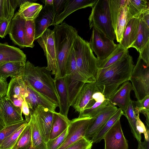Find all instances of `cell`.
<instances>
[{
	"instance_id": "cell-52",
	"label": "cell",
	"mask_w": 149,
	"mask_h": 149,
	"mask_svg": "<svg viewBox=\"0 0 149 149\" xmlns=\"http://www.w3.org/2000/svg\"><path fill=\"white\" fill-rule=\"evenodd\" d=\"M92 98L95 102L102 101L106 99L103 94L100 91L95 93L92 96Z\"/></svg>"
},
{
	"instance_id": "cell-40",
	"label": "cell",
	"mask_w": 149,
	"mask_h": 149,
	"mask_svg": "<svg viewBox=\"0 0 149 149\" xmlns=\"http://www.w3.org/2000/svg\"><path fill=\"white\" fill-rule=\"evenodd\" d=\"M35 25L34 20H26L24 38L26 47L33 48L34 45Z\"/></svg>"
},
{
	"instance_id": "cell-15",
	"label": "cell",
	"mask_w": 149,
	"mask_h": 149,
	"mask_svg": "<svg viewBox=\"0 0 149 149\" xmlns=\"http://www.w3.org/2000/svg\"><path fill=\"white\" fill-rule=\"evenodd\" d=\"M55 14L53 5H45L35 20V40L42 35L49 26L52 25Z\"/></svg>"
},
{
	"instance_id": "cell-18",
	"label": "cell",
	"mask_w": 149,
	"mask_h": 149,
	"mask_svg": "<svg viewBox=\"0 0 149 149\" xmlns=\"http://www.w3.org/2000/svg\"><path fill=\"white\" fill-rule=\"evenodd\" d=\"M25 21L15 13L11 20L8 34L15 44L23 48L26 47L24 38Z\"/></svg>"
},
{
	"instance_id": "cell-7",
	"label": "cell",
	"mask_w": 149,
	"mask_h": 149,
	"mask_svg": "<svg viewBox=\"0 0 149 149\" xmlns=\"http://www.w3.org/2000/svg\"><path fill=\"white\" fill-rule=\"evenodd\" d=\"M130 80L137 101L149 95V65L139 56Z\"/></svg>"
},
{
	"instance_id": "cell-11",
	"label": "cell",
	"mask_w": 149,
	"mask_h": 149,
	"mask_svg": "<svg viewBox=\"0 0 149 149\" xmlns=\"http://www.w3.org/2000/svg\"><path fill=\"white\" fill-rule=\"evenodd\" d=\"M104 149H128V142L123 132L120 120H118L103 137Z\"/></svg>"
},
{
	"instance_id": "cell-39",
	"label": "cell",
	"mask_w": 149,
	"mask_h": 149,
	"mask_svg": "<svg viewBox=\"0 0 149 149\" xmlns=\"http://www.w3.org/2000/svg\"><path fill=\"white\" fill-rule=\"evenodd\" d=\"M109 100L106 99L102 101L96 102L90 108L84 109L79 113V117H94L100 112L109 104Z\"/></svg>"
},
{
	"instance_id": "cell-4",
	"label": "cell",
	"mask_w": 149,
	"mask_h": 149,
	"mask_svg": "<svg viewBox=\"0 0 149 149\" xmlns=\"http://www.w3.org/2000/svg\"><path fill=\"white\" fill-rule=\"evenodd\" d=\"M54 32L57 62L60 78L64 77L67 58L73 47L78 32L65 22L54 25Z\"/></svg>"
},
{
	"instance_id": "cell-10",
	"label": "cell",
	"mask_w": 149,
	"mask_h": 149,
	"mask_svg": "<svg viewBox=\"0 0 149 149\" xmlns=\"http://www.w3.org/2000/svg\"><path fill=\"white\" fill-rule=\"evenodd\" d=\"M94 117H80L70 120L68 134L63 143L58 149H65L67 147L84 137Z\"/></svg>"
},
{
	"instance_id": "cell-60",
	"label": "cell",
	"mask_w": 149,
	"mask_h": 149,
	"mask_svg": "<svg viewBox=\"0 0 149 149\" xmlns=\"http://www.w3.org/2000/svg\"></svg>"
},
{
	"instance_id": "cell-22",
	"label": "cell",
	"mask_w": 149,
	"mask_h": 149,
	"mask_svg": "<svg viewBox=\"0 0 149 149\" xmlns=\"http://www.w3.org/2000/svg\"><path fill=\"white\" fill-rule=\"evenodd\" d=\"M141 17L132 18L130 19L127 24L122 40L119 44L126 49H128L131 47L136 40Z\"/></svg>"
},
{
	"instance_id": "cell-35",
	"label": "cell",
	"mask_w": 149,
	"mask_h": 149,
	"mask_svg": "<svg viewBox=\"0 0 149 149\" xmlns=\"http://www.w3.org/2000/svg\"><path fill=\"white\" fill-rule=\"evenodd\" d=\"M19 6L18 0H0V19H12L15 10Z\"/></svg>"
},
{
	"instance_id": "cell-47",
	"label": "cell",
	"mask_w": 149,
	"mask_h": 149,
	"mask_svg": "<svg viewBox=\"0 0 149 149\" xmlns=\"http://www.w3.org/2000/svg\"><path fill=\"white\" fill-rule=\"evenodd\" d=\"M66 1V0H53V6L55 14V18L63 10Z\"/></svg>"
},
{
	"instance_id": "cell-19",
	"label": "cell",
	"mask_w": 149,
	"mask_h": 149,
	"mask_svg": "<svg viewBox=\"0 0 149 149\" xmlns=\"http://www.w3.org/2000/svg\"><path fill=\"white\" fill-rule=\"evenodd\" d=\"M99 91L95 82L85 84L76 97L72 107L76 112L81 113L93 99V94Z\"/></svg>"
},
{
	"instance_id": "cell-31",
	"label": "cell",
	"mask_w": 149,
	"mask_h": 149,
	"mask_svg": "<svg viewBox=\"0 0 149 149\" xmlns=\"http://www.w3.org/2000/svg\"><path fill=\"white\" fill-rule=\"evenodd\" d=\"M124 115L123 111L118 109L116 112L106 123L102 127L91 139L93 144L99 142L102 139L106 133L118 120L121 116Z\"/></svg>"
},
{
	"instance_id": "cell-25",
	"label": "cell",
	"mask_w": 149,
	"mask_h": 149,
	"mask_svg": "<svg viewBox=\"0 0 149 149\" xmlns=\"http://www.w3.org/2000/svg\"><path fill=\"white\" fill-rule=\"evenodd\" d=\"M25 62H10L0 65V79L6 81L8 77L13 78L22 76L23 68Z\"/></svg>"
},
{
	"instance_id": "cell-37",
	"label": "cell",
	"mask_w": 149,
	"mask_h": 149,
	"mask_svg": "<svg viewBox=\"0 0 149 149\" xmlns=\"http://www.w3.org/2000/svg\"><path fill=\"white\" fill-rule=\"evenodd\" d=\"M109 6L114 31L117 19L122 8L125 6L127 0H109Z\"/></svg>"
},
{
	"instance_id": "cell-23",
	"label": "cell",
	"mask_w": 149,
	"mask_h": 149,
	"mask_svg": "<svg viewBox=\"0 0 149 149\" xmlns=\"http://www.w3.org/2000/svg\"><path fill=\"white\" fill-rule=\"evenodd\" d=\"M36 0H25L19 6L17 13L25 20H35L43 8L42 5L35 2Z\"/></svg>"
},
{
	"instance_id": "cell-50",
	"label": "cell",
	"mask_w": 149,
	"mask_h": 149,
	"mask_svg": "<svg viewBox=\"0 0 149 149\" xmlns=\"http://www.w3.org/2000/svg\"><path fill=\"white\" fill-rule=\"evenodd\" d=\"M8 84L7 81L0 79V97L6 96L8 88Z\"/></svg>"
},
{
	"instance_id": "cell-34",
	"label": "cell",
	"mask_w": 149,
	"mask_h": 149,
	"mask_svg": "<svg viewBox=\"0 0 149 149\" xmlns=\"http://www.w3.org/2000/svg\"><path fill=\"white\" fill-rule=\"evenodd\" d=\"M124 115L127 118L131 132L134 137L138 143L141 141V135L137 132L136 126V115L134 111L133 101L131 100L126 110L124 112Z\"/></svg>"
},
{
	"instance_id": "cell-2",
	"label": "cell",
	"mask_w": 149,
	"mask_h": 149,
	"mask_svg": "<svg viewBox=\"0 0 149 149\" xmlns=\"http://www.w3.org/2000/svg\"><path fill=\"white\" fill-rule=\"evenodd\" d=\"M46 67L35 66L29 61L23 68L22 78L26 85L59 106L55 80Z\"/></svg>"
},
{
	"instance_id": "cell-27",
	"label": "cell",
	"mask_w": 149,
	"mask_h": 149,
	"mask_svg": "<svg viewBox=\"0 0 149 149\" xmlns=\"http://www.w3.org/2000/svg\"><path fill=\"white\" fill-rule=\"evenodd\" d=\"M26 93V86L22 76L11 78L8 84V88L6 97L11 98H24Z\"/></svg>"
},
{
	"instance_id": "cell-51",
	"label": "cell",
	"mask_w": 149,
	"mask_h": 149,
	"mask_svg": "<svg viewBox=\"0 0 149 149\" xmlns=\"http://www.w3.org/2000/svg\"><path fill=\"white\" fill-rule=\"evenodd\" d=\"M8 99L10 100L16 107L22 111V105L24 98L23 97L11 98Z\"/></svg>"
},
{
	"instance_id": "cell-59",
	"label": "cell",
	"mask_w": 149,
	"mask_h": 149,
	"mask_svg": "<svg viewBox=\"0 0 149 149\" xmlns=\"http://www.w3.org/2000/svg\"><path fill=\"white\" fill-rule=\"evenodd\" d=\"M11 149V148H10V149Z\"/></svg>"
},
{
	"instance_id": "cell-54",
	"label": "cell",
	"mask_w": 149,
	"mask_h": 149,
	"mask_svg": "<svg viewBox=\"0 0 149 149\" xmlns=\"http://www.w3.org/2000/svg\"><path fill=\"white\" fill-rule=\"evenodd\" d=\"M54 0H43L41 1L45 5L49 6L53 5Z\"/></svg>"
},
{
	"instance_id": "cell-53",
	"label": "cell",
	"mask_w": 149,
	"mask_h": 149,
	"mask_svg": "<svg viewBox=\"0 0 149 149\" xmlns=\"http://www.w3.org/2000/svg\"><path fill=\"white\" fill-rule=\"evenodd\" d=\"M141 19L149 27V10L143 13L141 17Z\"/></svg>"
},
{
	"instance_id": "cell-30",
	"label": "cell",
	"mask_w": 149,
	"mask_h": 149,
	"mask_svg": "<svg viewBox=\"0 0 149 149\" xmlns=\"http://www.w3.org/2000/svg\"><path fill=\"white\" fill-rule=\"evenodd\" d=\"M149 1L127 0V6L132 18H139L143 13L149 10Z\"/></svg>"
},
{
	"instance_id": "cell-28",
	"label": "cell",
	"mask_w": 149,
	"mask_h": 149,
	"mask_svg": "<svg viewBox=\"0 0 149 149\" xmlns=\"http://www.w3.org/2000/svg\"><path fill=\"white\" fill-rule=\"evenodd\" d=\"M28 123L31 128L32 148L34 149H46V143L42 137L34 112L31 114L30 120Z\"/></svg>"
},
{
	"instance_id": "cell-29",
	"label": "cell",
	"mask_w": 149,
	"mask_h": 149,
	"mask_svg": "<svg viewBox=\"0 0 149 149\" xmlns=\"http://www.w3.org/2000/svg\"><path fill=\"white\" fill-rule=\"evenodd\" d=\"M132 18L129 13L127 4L122 8L118 15L114 30L116 39L120 43L123 38V34L129 20Z\"/></svg>"
},
{
	"instance_id": "cell-6",
	"label": "cell",
	"mask_w": 149,
	"mask_h": 149,
	"mask_svg": "<svg viewBox=\"0 0 149 149\" xmlns=\"http://www.w3.org/2000/svg\"><path fill=\"white\" fill-rule=\"evenodd\" d=\"M64 77L68 93L69 105L72 106L78 94L86 83L77 71L73 47L67 58Z\"/></svg>"
},
{
	"instance_id": "cell-38",
	"label": "cell",
	"mask_w": 149,
	"mask_h": 149,
	"mask_svg": "<svg viewBox=\"0 0 149 149\" xmlns=\"http://www.w3.org/2000/svg\"><path fill=\"white\" fill-rule=\"evenodd\" d=\"M134 111L135 114L141 113L146 118V127H149V95L146 96L143 99L136 101H133Z\"/></svg>"
},
{
	"instance_id": "cell-45",
	"label": "cell",
	"mask_w": 149,
	"mask_h": 149,
	"mask_svg": "<svg viewBox=\"0 0 149 149\" xmlns=\"http://www.w3.org/2000/svg\"><path fill=\"white\" fill-rule=\"evenodd\" d=\"M136 126V130L139 134H143L144 136V140L149 141V130L147 128L139 118V113L137 115Z\"/></svg>"
},
{
	"instance_id": "cell-41",
	"label": "cell",
	"mask_w": 149,
	"mask_h": 149,
	"mask_svg": "<svg viewBox=\"0 0 149 149\" xmlns=\"http://www.w3.org/2000/svg\"><path fill=\"white\" fill-rule=\"evenodd\" d=\"M28 123L24 124L5 139L0 146V149H9L15 143L19 136Z\"/></svg>"
},
{
	"instance_id": "cell-33",
	"label": "cell",
	"mask_w": 149,
	"mask_h": 149,
	"mask_svg": "<svg viewBox=\"0 0 149 149\" xmlns=\"http://www.w3.org/2000/svg\"><path fill=\"white\" fill-rule=\"evenodd\" d=\"M149 42V27L141 19L135 41L131 47L135 48L139 52L147 43Z\"/></svg>"
},
{
	"instance_id": "cell-32",
	"label": "cell",
	"mask_w": 149,
	"mask_h": 149,
	"mask_svg": "<svg viewBox=\"0 0 149 149\" xmlns=\"http://www.w3.org/2000/svg\"><path fill=\"white\" fill-rule=\"evenodd\" d=\"M128 52L119 44L116 49L107 58L103 60H98V67L99 69L108 67L115 63Z\"/></svg>"
},
{
	"instance_id": "cell-55",
	"label": "cell",
	"mask_w": 149,
	"mask_h": 149,
	"mask_svg": "<svg viewBox=\"0 0 149 149\" xmlns=\"http://www.w3.org/2000/svg\"><path fill=\"white\" fill-rule=\"evenodd\" d=\"M6 126L4 122L0 117V131L2 130Z\"/></svg>"
},
{
	"instance_id": "cell-46",
	"label": "cell",
	"mask_w": 149,
	"mask_h": 149,
	"mask_svg": "<svg viewBox=\"0 0 149 149\" xmlns=\"http://www.w3.org/2000/svg\"><path fill=\"white\" fill-rule=\"evenodd\" d=\"M12 19L8 18L0 19V37L5 38L8 34Z\"/></svg>"
},
{
	"instance_id": "cell-58",
	"label": "cell",
	"mask_w": 149,
	"mask_h": 149,
	"mask_svg": "<svg viewBox=\"0 0 149 149\" xmlns=\"http://www.w3.org/2000/svg\"><path fill=\"white\" fill-rule=\"evenodd\" d=\"M18 149H34V148H32V146H30L28 148H19Z\"/></svg>"
},
{
	"instance_id": "cell-48",
	"label": "cell",
	"mask_w": 149,
	"mask_h": 149,
	"mask_svg": "<svg viewBox=\"0 0 149 149\" xmlns=\"http://www.w3.org/2000/svg\"><path fill=\"white\" fill-rule=\"evenodd\" d=\"M139 53V56L146 63L149 65V42L147 43Z\"/></svg>"
},
{
	"instance_id": "cell-36",
	"label": "cell",
	"mask_w": 149,
	"mask_h": 149,
	"mask_svg": "<svg viewBox=\"0 0 149 149\" xmlns=\"http://www.w3.org/2000/svg\"><path fill=\"white\" fill-rule=\"evenodd\" d=\"M32 146V138L31 127L28 123L20 134L11 149L26 148Z\"/></svg>"
},
{
	"instance_id": "cell-43",
	"label": "cell",
	"mask_w": 149,
	"mask_h": 149,
	"mask_svg": "<svg viewBox=\"0 0 149 149\" xmlns=\"http://www.w3.org/2000/svg\"><path fill=\"white\" fill-rule=\"evenodd\" d=\"M68 134V128L61 134L46 143V149H58L64 141Z\"/></svg>"
},
{
	"instance_id": "cell-57",
	"label": "cell",
	"mask_w": 149,
	"mask_h": 149,
	"mask_svg": "<svg viewBox=\"0 0 149 149\" xmlns=\"http://www.w3.org/2000/svg\"><path fill=\"white\" fill-rule=\"evenodd\" d=\"M137 149H144L143 142L141 141L138 143Z\"/></svg>"
},
{
	"instance_id": "cell-24",
	"label": "cell",
	"mask_w": 149,
	"mask_h": 149,
	"mask_svg": "<svg viewBox=\"0 0 149 149\" xmlns=\"http://www.w3.org/2000/svg\"><path fill=\"white\" fill-rule=\"evenodd\" d=\"M59 100V113L67 117L70 106L68 91L64 77L55 79Z\"/></svg>"
},
{
	"instance_id": "cell-49",
	"label": "cell",
	"mask_w": 149,
	"mask_h": 149,
	"mask_svg": "<svg viewBox=\"0 0 149 149\" xmlns=\"http://www.w3.org/2000/svg\"><path fill=\"white\" fill-rule=\"evenodd\" d=\"M22 112L25 116V120L28 123L30 120L31 113L30 109L24 97L22 104Z\"/></svg>"
},
{
	"instance_id": "cell-56",
	"label": "cell",
	"mask_w": 149,
	"mask_h": 149,
	"mask_svg": "<svg viewBox=\"0 0 149 149\" xmlns=\"http://www.w3.org/2000/svg\"><path fill=\"white\" fill-rule=\"evenodd\" d=\"M143 142L144 149H149V141H147L144 140Z\"/></svg>"
},
{
	"instance_id": "cell-3",
	"label": "cell",
	"mask_w": 149,
	"mask_h": 149,
	"mask_svg": "<svg viewBox=\"0 0 149 149\" xmlns=\"http://www.w3.org/2000/svg\"><path fill=\"white\" fill-rule=\"evenodd\" d=\"M73 47L78 73L86 83L95 82L99 69L97 59L89 42L78 35Z\"/></svg>"
},
{
	"instance_id": "cell-14",
	"label": "cell",
	"mask_w": 149,
	"mask_h": 149,
	"mask_svg": "<svg viewBox=\"0 0 149 149\" xmlns=\"http://www.w3.org/2000/svg\"><path fill=\"white\" fill-rule=\"evenodd\" d=\"M53 112L40 105L38 106L33 112L36 115L42 137L46 143L49 140Z\"/></svg>"
},
{
	"instance_id": "cell-8",
	"label": "cell",
	"mask_w": 149,
	"mask_h": 149,
	"mask_svg": "<svg viewBox=\"0 0 149 149\" xmlns=\"http://www.w3.org/2000/svg\"><path fill=\"white\" fill-rule=\"evenodd\" d=\"M36 40L44 51L47 60V69L54 75V79L60 78L54 31L47 28Z\"/></svg>"
},
{
	"instance_id": "cell-12",
	"label": "cell",
	"mask_w": 149,
	"mask_h": 149,
	"mask_svg": "<svg viewBox=\"0 0 149 149\" xmlns=\"http://www.w3.org/2000/svg\"><path fill=\"white\" fill-rule=\"evenodd\" d=\"M22 113L6 96L0 97V117L6 126L23 121Z\"/></svg>"
},
{
	"instance_id": "cell-9",
	"label": "cell",
	"mask_w": 149,
	"mask_h": 149,
	"mask_svg": "<svg viewBox=\"0 0 149 149\" xmlns=\"http://www.w3.org/2000/svg\"><path fill=\"white\" fill-rule=\"evenodd\" d=\"M93 52L98 60L105 59L114 51L118 46L114 40L106 37L96 29L93 28L89 42Z\"/></svg>"
},
{
	"instance_id": "cell-21",
	"label": "cell",
	"mask_w": 149,
	"mask_h": 149,
	"mask_svg": "<svg viewBox=\"0 0 149 149\" xmlns=\"http://www.w3.org/2000/svg\"><path fill=\"white\" fill-rule=\"evenodd\" d=\"M26 55L19 48L0 43V65L8 62H26Z\"/></svg>"
},
{
	"instance_id": "cell-5",
	"label": "cell",
	"mask_w": 149,
	"mask_h": 149,
	"mask_svg": "<svg viewBox=\"0 0 149 149\" xmlns=\"http://www.w3.org/2000/svg\"><path fill=\"white\" fill-rule=\"evenodd\" d=\"M88 20L90 29H95L111 39H116L109 0H97L92 7Z\"/></svg>"
},
{
	"instance_id": "cell-44",
	"label": "cell",
	"mask_w": 149,
	"mask_h": 149,
	"mask_svg": "<svg viewBox=\"0 0 149 149\" xmlns=\"http://www.w3.org/2000/svg\"><path fill=\"white\" fill-rule=\"evenodd\" d=\"M93 144L91 140L83 137L65 149H91Z\"/></svg>"
},
{
	"instance_id": "cell-1",
	"label": "cell",
	"mask_w": 149,
	"mask_h": 149,
	"mask_svg": "<svg viewBox=\"0 0 149 149\" xmlns=\"http://www.w3.org/2000/svg\"><path fill=\"white\" fill-rule=\"evenodd\" d=\"M134 66L128 52L112 65L99 68L95 83L106 99L109 100L123 84L130 81Z\"/></svg>"
},
{
	"instance_id": "cell-20",
	"label": "cell",
	"mask_w": 149,
	"mask_h": 149,
	"mask_svg": "<svg viewBox=\"0 0 149 149\" xmlns=\"http://www.w3.org/2000/svg\"><path fill=\"white\" fill-rule=\"evenodd\" d=\"M132 90V85L129 81L125 82L109 99L110 103L118 106L124 112L131 100L130 94Z\"/></svg>"
},
{
	"instance_id": "cell-16",
	"label": "cell",
	"mask_w": 149,
	"mask_h": 149,
	"mask_svg": "<svg viewBox=\"0 0 149 149\" xmlns=\"http://www.w3.org/2000/svg\"><path fill=\"white\" fill-rule=\"evenodd\" d=\"M26 86V93L24 98L30 109L31 114L36 107L40 105L53 112L55 111L58 106L54 104L46 97L34 91Z\"/></svg>"
},
{
	"instance_id": "cell-26",
	"label": "cell",
	"mask_w": 149,
	"mask_h": 149,
	"mask_svg": "<svg viewBox=\"0 0 149 149\" xmlns=\"http://www.w3.org/2000/svg\"><path fill=\"white\" fill-rule=\"evenodd\" d=\"M70 120L67 117L59 113L54 112L49 140L52 139L61 134L68 128Z\"/></svg>"
},
{
	"instance_id": "cell-13",
	"label": "cell",
	"mask_w": 149,
	"mask_h": 149,
	"mask_svg": "<svg viewBox=\"0 0 149 149\" xmlns=\"http://www.w3.org/2000/svg\"><path fill=\"white\" fill-rule=\"evenodd\" d=\"M118 109L115 106L110 103L109 104L100 112L94 117V119L89 127L84 137L91 140Z\"/></svg>"
},
{
	"instance_id": "cell-42",
	"label": "cell",
	"mask_w": 149,
	"mask_h": 149,
	"mask_svg": "<svg viewBox=\"0 0 149 149\" xmlns=\"http://www.w3.org/2000/svg\"><path fill=\"white\" fill-rule=\"evenodd\" d=\"M28 123L25 120L18 123L6 126L0 131V146L3 141L24 124Z\"/></svg>"
},
{
	"instance_id": "cell-17",
	"label": "cell",
	"mask_w": 149,
	"mask_h": 149,
	"mask_svg": "<svg viewBox=\"0 0 149 149\" xmlns=\"http://www.w3.org/2000/svg\"><path fill=\"white\" fill-rule=\"evenodd\" d=\"M97 0H66L63 11L54 19L52 25L61 24L69 15L76 10L91 7Z\"/></svg>"
}]
</instances>
